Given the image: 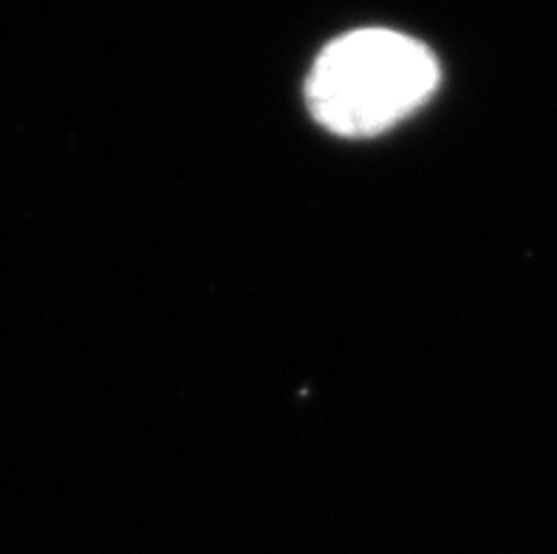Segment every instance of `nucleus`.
Here are the masks:
<instances>
[{"mask_svg": "<svg viewBox=\"0 0 557 554\" xmlns=\"http://www.w3.org/2000/svg\"><path fill=\"white\" fill-rule=\"evenodd\" d=\"M433 51L394 28H360L329 42L311 65V116L337 136H376L408 120L438 85Z\"/></svg>", "mask_w": 557, "mask_h": 554, "instance_id": "f257e3e1", "label": "nucleus"}]
</instances>
